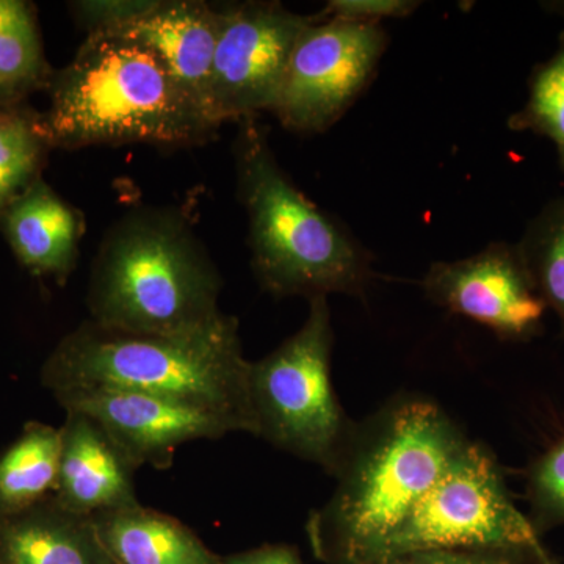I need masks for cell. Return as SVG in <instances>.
<instances>
[{"mask_svg":"<svg viewBox=\"0 0 564 564\" xmlns=\"http://www.w3.org/2000/svg\"><path fill=\"white\" fill-rule=\"evenodd\" d=\"M0 232L25 272L62 285L79 262L85 217L41 176L0 214Z\"/></svg>","mask_w":564,"mask_h":564,"instance_id":"14","label":"cell"},{"mask_svg":"<svg viewBox=\"0 0 564 564\" xmlns=\"http://www.w3.org/2000/svg\"><path fill=\"white\" fill-rule=\"evenodd\" d=\"M544 545L534 551H432L389 556L370 564H541Z\"/></svg>","mask_w":564,"mask_h":564,"instance_id":"24","label":"cell"},{"mask_svg":"<svg viewBox=\"0 0 564 564\" xmlns=\"http://www.w3.org/2000/svg\"><path fill=\"white\" fill-rule=\"evenodd\" d=\"M52 74L35 6L0 0V107L20 106L33 93L46 91Z\"/></svg>","mask_w":564,"mask_h":564,"instance_id":"18","label":"cell"},{"mask_svg":"<svg viewBox=\"0 0 564 564\" xmlns=\"http://www.w3.org/2000/svg\"><path fill=\"white\" fill-rule=\"evenodd\" d=\"M508 128L551 140L564 172V31L554 54L534 66L529 77V98L521 110L508 118Z\"/></svg>","mask_w":564,"mask_h":564,"instance_id":"21","label":"cell"},{"mask_svg":"<svg viewBox=\"0 0 564 564\" xmlns=\"http://www.w3.org/2000/svg\"><path fill=\"white\" fill-rule=\"evenodd\" d=\"M388 44L381 24L314 17L293 47L273 113L289 131H328L373 80Z\"/></svg>","mask_w":564,"mask_h":564,"instance_id":"8","label":"cell"},{"mask_svg":"<svg viewBox=\"0 0 564 564\" xmlns=\"http://www.w3.org/2000/svg\"><path fill=\"white\" fill-rule=\"evenodd\" d=\"M541 544L529 516L516 507L496 456L469 441L377 562L413 552L534 551Z\"/></svg>","mask_w":564,"mask_h":564,"instance_id":"7","label":"cell"},{"mask_svg":"<svg viewBox=\"0 0 564 564\" xmlns=\"http://www.w3.org/2000/svg\"><path fill=\"white\" fill-rule=\"evenodd\" d=\"M54 397L66 413L98 422L137 469H169L181 445L240 433L229 419L150 393L77 389Z\"/></svg>","mask_w":564,"mask_h":564,"instance_id":"11","label":"cell"},{"mask_svg":"<svg viewBox=\"0 0 564 564\" xmlns=\"http://www.w3.org/2000/svg\"><path fill=\"white\" fill-rule=\"evenodd\" d=\"M541 9L554 17L562 18L564 21V0H551V2H541Z\"/></svg>","mask_w":564,"mask_h":564,"instance_id":"27","label":"cell"},{"mask_svg":"<svg viewBox=\"0 0 564 564\" xmlns=\"http://www.w3.org/2000/svg\"><path fill=\"white\" fill-rule=\"evenodd\" d=\"M469 441L440 404L413 393L355 422L332 473L336 488L307 518L314 555L326 564L377 562Z\"/></svg>","mask_w":564,"mask_h":564,"instance_id":"1","label":"cell"},{"mask_svg":"<svg viewBox=\"0 0 564 564\" xmlns=\"http://www.w3.org/2000/svg\"><path fill=\"white\" fill-rule=\"evenodd\" d=\"M223 280L187 218L137 207L111 225L93 262L87 304L102 328L152 336L196 332L221 317Z\"/></svg>","mask_w":564,"mask_h":564,"instance_id":"4","label":"cell"},{"mask_svg":"<svg viewBox=\"0 0 564 564\" xmlns=\"http://www.w3.org/2000/svg\"><path fill=\"white\" fill-rule=\"evenodd\" d=\"M527 497L529 519L540 536L564 525V434L530 466Z\"/></svg>","mask_w":564,"mask_h":564,"instance_id":"22","label":"cell"},{"mask_svg":"<svg viewBox=\"0 0 564 564\" xmlns=\"http://www.w3.org/2000/svg\"><path fill=\"white\" fill-rule=\"evenodd\" d=\"M61 429L29 422L0 456V516L21 513L54 492L61 464Z\"/></svg>","mask_w":564,"mask_h":564,"instance_id":"17","label":"cell"},{"mask_svg":"<svg viewBox=\"0 0 564 564\" xmlns=\"http://www.w3.org/2000/svg\"><path fill=\"white\" fill-rule=\"evenodd\" d=\"M51 151L41 111L29 102L0 107V214L43 176Z\"/></svg>","mask_w":564,"mask_h":564,"instance_id":"19","label":"cell"},{"mask_svg":"<svg viewBox=\"0 0 564 564\" xmlns=\"http://www.w3.org/2000/svg\"><path fill=\"white\" fill-rule=\"evenodd\" d=\"M221 564H304L299 551L288 544H265L239 554L221 556Z\"/></svg>","mask_w":564,"mask_h":564,"instance_id":"26","label":"cell"},{"mask_svg":"<svg viewBox=\"0 0 564 564\" xmlns=\"http://www.w3.org/2000/svg\"><path fill=\"white\" fill-rule=\"evenodd\" d=\"M540 562L541 564H558V562H555L554 558H552L551 555H549V552L543 549L540 554Z\"/></svg>","mask_w":564,"mask_h":564,"instance_id":"28","label":"cell"},{"mask_svg":"<svg viewBox=\"0 0 564 564\" xmlns=\"http://www.w3.org/2000/svg\"><path fill=\"white\" fill-rule=\"evenodd\" d=\"M0 564H115L91 518L47 497L18 514L0 516Z\"/></svg>","mask_w":564,"mask_h":564,"instance_id":"15","label":"cell"},{"mask_svg":"<svg viewBox=\"0 0 564 564\" xmlns=\"http://www.w3.org/2000/svg\"><path fill=\"white\" fill-rule=\"evenodd\" d=\"M52 499L69 513L91 516L139 505L137 467L106 430L87 414L68 411Z\"/></svg>","mask_w":564,"mask_h":564,"instance_id":"12","label":"cell"},{"mask_svg":"<svg viewBox=\"0 0 564 564\" xmlns=\"http://www.w3.org/2000/svg\"><path fill=\"white\" fill-rule=\"evenodd\" d=\"M91 521L115 564H221L188 527L140 503L102 511Z\"/></svg>","mask_w":564,"mask_h":564,"instance_id":"16","label":"cell"},{"mask_svg":"<svg viewBox=\"0 0 564 564\" xmlns=\"http://www.w3.org/2000/svg\"><path fill=\"white\" fill-rule=\"evenodd\" d=\"M41 124L52 150L99 144L196 147L218 126L181 90L143 44L90 35L73 61L54 69Z\"/></svg>","mask_w":564,"mask_h":564,"instance_id":"3","label":"cell"},{"mask_svg":"<svg viewBox=\"0 0 564 564\" xmlns=\"http://www.w3.org/2000/svg\"><path fill=\"white\" fill-rule=\"evenodd\" d=\"M250 367L232 315L173 336L117 332L88 318L47 356L41 383L54 395L77 389L150 393L221 415L256 436Z\"/></svg>","mask_w":564,"mask_h":564,"instance_id":"2","label":"cell"},{"mask_svg":"<svg viewBox=\"0 0 564 564\" xmlns=\"http://www.w3.org/2000/svg\"><path fill=\"white\" fill-rule=\"evenodd\" d=\"M161 0H79L69 2L77 24L90 35H109L151 13Z\"/></svg>","mask_w":564,"mask_h":564,"instance_id":"23","label":"cell"},{"mask_svg":"<svg viewBox=\"0 0 564 564\" xmlns=\"http://www.w3.org/2000/svg\"><path fill=\"white\" fill-rule=\"evenodd\" d=\"M234 158L252 272L263 291L276 299L333 293L364 299L377 278L372 254L293 184L259 117L239 121Z\"/></svg>","mask_w":564,"mask_h":564,"instance_id":"5","label":"cell"},{"mask_svg":"<svg viewBox=\"0 0 564 564\" xmlns=\"http://www.w3.org/2000/svg\"><path fill=\"white\" fill-rule=\"evenodd\" d=\"M314 17L280 2H242L218 9L210 101L218 124L273 111L293 47Z\"/></svg>","mask_w":564,"mask_h":564,"instance_id":"9","label":"cell"},{"mask_svg":"<svg viewBox=\"0 0 564 564\" xmlns=\"http://www.w3.org/2000/svg\"><path fill=\"white\" fill-rule=\"evenodd\" d=\"M218 9L199 0H161L151 13L109 35L154 52L173 80L220 128L210 101Z\"/></svg>","mask_w":564,"mask_h":564,"instance_id":"13","label":"cell"},{"mask_svg":"<svg viewBox=\"0 0 564 564\" xmlns=\"http://www.w3.org/2000/svg\"><path fill=\"white\" fill-rule=\"evenodd\" d=\"M426 299L463 315L505 340H529L543 332L545 306L518 243H489L454 262H434L422 281Z\"/></svg>","mask_w":564,"mask_h":564,"instance_id":"10","label":"cell"},{"mask_svg":"<svg viewBox=\"0 0 564 564\" xmlns=\"http://www.w3.org/2000/svg\"><path fill=\"white\" fill-rule=\"evenodd\" d=\"M413 0H332L321 14L322 20H343L361 24H381L383 20H402L419 9Z\"/></svg>","mask_w":564,"mask_h":564,"instance_id":"25","label":"cell"},{"mask_svg":"<svg viewBox=\"0 0 564 564\" xmlns=\"http://www.w3.org/2000/svg\"><path fill=\"white\" fill-rule=\"evenodd\" d=\"M333 345L328 299L317 296L302 328L250 367L256 436L329 475L355 425L334 391Z\"/></svg>","mask_w":564,"mask_h":564,"instance_id":"6","label":"cell"},{"mask_svg":"<svg viewBox=\"0 0 564 564\" xmlns=\"http://www.w3.org/2000/svg\"><path fill=\"white\" fill-rule=\"evenodd\" d=\"M518 247L534 288L558 317L564 336V196L545 204L527 223Z\"/></svg>","mask_w":564,"mask_h":564,"instance_id":"20","label":"cell"}]
</instances>
